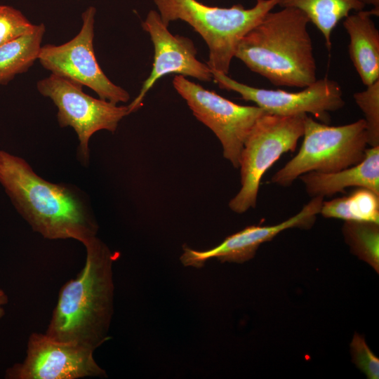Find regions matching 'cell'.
Instances as JSON below:
<instances>
[{
	"label": "cell",
	"mask_w": 379,
	"mask_h": 379,
	"mask_svg": "<svg viewBox=\"0 0 379 379\" xmlns=\"http://www.w3.org/2000/svg\"><path fill=\"white\" fill-rule=\"evenodd\" d=\"M8 302V297L6 292L0 288V321L5 315L4 306Z\"/></svg>",
	"instance_id": "603a6c76"
},
{
	"label": "cell",
	"mask_w": 379,
	"mask_h": 379,
	"mask_svg": "<svg viewBox=\"0 0 379 379\" xmlns=\"http://www.w3.org/2000/svg\"><path fill=\"white\" fill-rule=\"evenodd\" d=\"M302 137L298 154L273 175L272 183L288 187L308 172L333 173L354 166L363 160L368 145L364 119L333 126L306 114Z\"/></svg>",
	"instance_id": "5b68a950"
},
{
	"label": "cell",
	"mask_w": 379,
	"mask_h": 379,
	"mask_svg": "<svg viewBox=\"0 0 379 379\" xmlns=\"http://www.w3.org/2000/svg\"><path fill=\"white\" fill-rule=\"evenodd\" d=\"M95 13L94 7L88 8L81 15L79 32L63 44L41 46L38 60L52 74L86 86L100 99L116 105L126 102L129 93L107 77L96 60L93 48Z\"/></svg>",
	"instance_id": "9c48e42d"
},
{
	"label": "cell",
	"mask_w": 379,
	"mask_h": 379,
	"mask_svg": "<svg viewBox=\"0 0 379 379\" xmlns=\"http://www.w3.org/2000/svg\"><path fill=\"white\" fill-rule=\"evenodd\" d=\"M34 27L19 10L0 5V46L29 33Z\"/></svg>",
	"instance_id": "44dd1931"
},
{
	"label": "cell",
	"mask_w": 379,
	"mask_h": 379,
	"mask_svg": "<svg viewBox=\"0 0 379 379\" xmlns=\"http://www.w3.org/2000/svg\"><path fill=\"white\" fill-rule=\"evenodd\" d=\"M84 246V267L61 287L45 333L95 351L108 339L113 314L114 258L97 236Z\"/></svg>",
	"instance_id": "7a4b0ae2"
},
{
	"label": "cell",
	"mask_w": 379,
	"mask_h": 379,
	"mask_svg": "<svg viewBox=\"0 0 379 379\" xmlns=\"http://www.w3.org/2000/svg\"><path fill=\"white\" fill-rule=\"evenodd\" d=\"M323 201V197H312L298 213L288 220L272 226H248L208 250L197 251L184 246L180 260L184 266L196 268L202 267L211 258L237 263L248 261L254 257L262 244L271 241L282 231L293 227L308 229L312 227L320 213Z\"/></svg>",
	"instance_id": "4fadbf2b"
},
{
	"label": "cell",
	"mask_w": 379,
	"mask_h": 379,
	"mask_svg": "<svg viewBox=\"0 0 379 379\" xmlns=\"http://www.w3.org/2000/svg\"><path fill=\"white\" fill-rule=\"evenodd\" d=\"M166 26L180 20L192 26L206 43L211 69L228 74L241 39L280 0H255L254 6L241 4L229 8L209 6L197 0H153Z\"/></svg>",
	"instance_id": "277c9868"
},
{
	"label": "cell",
	"mask_w": 379,
	"mask_h": 379,
	"mask_svg": "<svg viewBox=\"0 0 379 379\" xmlns=\"http://www.w3.org/2000/svg\"><path fill=\"white\" fill-rule=\"evenodd\" d=\"M305 115L265 112L257 119L240 155L241 188L229 202L233 212L241 214L256 206L262 177L283 154L295 150L303 135Z\"/></svg>",
	"instance_id": "8992f818"
},
{
	"label": "cell",
	"mask_w": 379,
	"mask_h": 379,
	"mask_svg": "<svg viewBox=\"0 0 379 379\" xmlns=\"http://www.w3.org/2000/svg\"><path fill=\"white\" fill-rule=\"evenodd\" d=\"M379 11L361 10L349 14L343 26L350 37L349 55L366 86L379 79V32L372 19Z\"/></svg>",
	"instance_id": "9a60e30c"
},
{
	"label": "cell",
	"mask_w": 379,
	"mask_h": 379,
	"mask_svg": "<svg viewBox=\"0 0 379 379\" xmlns=\"http://www.w3.org/2000/svg\"><path fill=\"white\" fill-rule=\"evenodd\" d=\"M142 26L149 33L153 43L154 61L152 72L143 82L138 96L128 105L131 113L139 109L147 93L159 79L166 74L173 73L202 81H211V69L197 59V51L192 41L172 34L157 11H149Z\"/></svg>",
	"instance_id": "7c38bea8"
},
{
	"label": "cell",
	"mask_w": 379,
	"mask_h": 379,
	"mask_svg": "<svg viewBox=\"0 0 379 379\" xmlns=\"http://www.w3.org/2000/svg\"><path fill=\"white\" fill-rule=\"evenodd\" d=\"M281 8L293 7L302 11L321 32L328 50L331 47V34L338 23L352 11L366 6L359 0H280Z\"/></svg>",
	"instance_id": "2e32d148"
},
{
	"label": "cell",
	"mask_w": 379,
	"mask_h": 379,
	"mask_svg": "<svg viewBox=\"0 0 379 379\" xmlns=\"http://www.w3.org/2000/svg\"><path fill=\"white\" fill-rule=\"evenodd\" d=\"M309 22L295 8L271 11L241 39L234 57L274 86L305 88L317 80Z\"/></svg>",
	"instance_id": "3957f363"
},
{
	"label": "cell",
	"mask_w": 379,
	"mask_h": 379,
	"mask_svg": "<svg viewBox=\"0 0 379 379\" xmlns=\"http://www.w3.org/2000/svg\"><path fill=\"white\" fill-rule=\"evenodd\" d=\"M379 224L371 222L345 221L343 233L353 253L379 269Z\"/></svg>",
	"instance_id": "d6986e66"
},
{
	"label": "cell",
	"mask_w": 379,
	"mask_h": 379,
	"mask_svg": "<svg viewBox=\"0 0 379 379\" xmlns=\"http://www.w3.org/2000/svg\"><path fill=\"white\" fill-rule=\"evenodd\" d=\"M299 178L312 197H329L350 187L379 194V145L367 148L363 160L354 166L333 173L308 172Z\"/></svg>",
	"instance_id": "5bb4252c"
},
{
	"label": "cell",
	"mask_w": 379,
	"mask_h": 379,
	"mask_svg": "<svg viewBox=\"0 0 379 379\" xmlns=\"http://www.w3.org/2000/svg\"><path fill=\"white\" fill-rule=\"evenodd\" d=\"M173 85L194 116L220 140L223 157L239 168L244 142L257 119L265 112L258 106L234 103L181 75L173 78Z\"/></svg>",
	"instance_id": "ba28073f"
},
{
	"label": "cell",
	"mask_w": 379,
	"mask_h": 379,
	"mask_svg": "<svg viewBox=\"0 0 379 379\" xmlns=\"http://www.w3.org/2000/svg\"><path fill=\"white\" fill-rule=\"evenodd\" d=\"M352 361L369 379L379 378V359L371 350L364 337L355 333L350 344Z\"/></svg>",
	"instance_id": "7402d4cb"
},
{
	"label": "cell",
	"mask_w": 379,
	"mask_h": 379,
	"mask_svg": "<svg viewBox=\"0 0 379 379\" xmlns=\"http://www.w3.org/2000/svg\"><path fill=\"white\" fill-rule=\"evenodd\" d=\"M0 185L33 231L49 240L97 236L99 226L86 195L76 186L39 176L20 157L0 149Z\"/></svg>",
	"instance_id": "6da1fadb"
},
{
	"label": "cell",
	"mask_w": 379,
	"mask_h": 379,
	"mask_svg": "<svg viewBox=\"0 0 379 379\" xmlns=\"http://www.w3.org/2000/svg\"><path fill=\"white\" fill-rule=\"evenodd\" d=\"M354 100L364 113L366 124L368 144L379 145V79L366 86L364 91L353 95Z\"/></svg>",
	"instance_id": "ffe728a7"
},
{
	"label": "cell",
	"mask_w": 379,
	"mask_h": 379,
	"mask_svg": "<svg viewBox=\"0 0 379 379\" xmlns=\"http://www.w3.org/2000/svg\"><path fill=\"white\" fill-rule=\"evenodd\" d=\"M213 79L222 89L232 91L241 98L251 101L265 112L283 116L310 114L323 122H328L329 112L345 105L339 84L328 78L317 79L301 91L259 88L240 83L222 72L211 69Z\"/></svg>",
	"instance_id": "30bf717a"
},
{
	"label": "cell",
	"mask_w": 379,
	"mask_h": 379,
	"mask_svg": "<svg viewBox=\"0 0 379 379\" xmlns=\"http://www.w3.org/2000/svg\"><path fill=\"white\" fill-rule=\"evenodd\" d=\"M365 6L369 5L373 9L379 11V0H359Z\"/></svg>",
	"instance_id": "cb8c5ba5"
},
{
	"label": "cell",
	"mask_w": 379,
	"mask_h": 379,
	"mask_svg": "<svg viewBox=\"0 0 379 379\" xmlns=\"http://www.w3.org/2000/svg\"><path fill=\"white\" fill-rule=\"evenodd\" d=\"M94 351L72 342L53 339L46 333H32L26 357L6 371L8 379H78L107 377L95 361Z\"/></svg>",
	"instance_id": "8fae6325"
},
{
	"label": "cell",
	"mask_w": 379,
	"mask_h": 379,
	"mask_svg": "<svg viewBox=\"0 0 379 379\" xmlns=\"http://www.w3.org/2000/svg\"><path fill=\"white\" fill-rule=\"evenodd\" d=\"M320 213L326 218L379 224V194L357 187L348 196L323 201Z\"/></svg>",
	"instance_id": "ac0fdd59"
},
{
	"label": "cell",
	"mask_w": 379,
	"mask_h": 379,
	"mask_svg": "<svg viewBox=\"0 0 379 379\" xmlns=\"http://www.w3.org/2000/svg\"><path fill=\"white\" fill-rule=\"evenodd\" d=\"M36 88L57 107L60 126H69L77 133V156L84 166L89 162L91 136L101 130L115 132L120 121L131 114L128 106L91 97L83 91V85L52 73L39 80Z\"/></svg>",
	"instance_id": "52a82bcc"
},
{
	"label": "cell",
	"mask_w": 379,
	"mask_h": 379,
	"mask_svg": "<svg viewBox=\"0 0 379 379\" xmlns=\"http://www.w3.org/2000/svg\"><path fill=\"white\" fill-rule=\"evenodd\" d=\"M45 25H35L27 34L0 46V85L23 73L38 59Z\"/></svg>",
	"instance_id": "e0dca14e"
}]
</instances>
